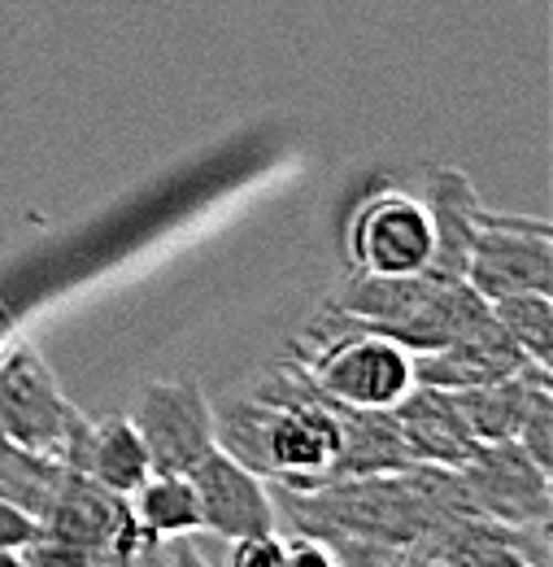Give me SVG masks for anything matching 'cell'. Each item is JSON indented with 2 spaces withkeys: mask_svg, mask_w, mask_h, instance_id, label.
I'll return each mask as SVG.
<instances>
[{
  "mask_svg": "<svg viewBox=\"0 0 553 567\" xmlns=\"http://www.w3.org/2000/svg\"><path fill=\"white\" fill-rule=\"evenodd\" d=\"M83 420L87 415L62 393L53 367L31 341L0 346V427L18 445L66 467V454Z\"/></svg>",
  "mask_w": 553,
  "mask_h": 567,
  "instance_id": "obj_3",
  "label": "cell"
},
{
  "mask_svg": "<svg viewBox=\"0 0 553 567\" xmlns=\"http://www.w3.org/2000/svg\"><path fill=\"white\" fill-rule=\"evenodd\" d=\"M201 528L222 542H244V537H271L275 533V502L262 481V472L244 467L236 454L213 445L206 458L188 472Z\"/></svg>",
  "mask_w": 553,
  "mask_h": 567,
  "instance_id": "obj_9",
  "label": "cell"
},
{
  "mask_svg": "<svg viewBox=\"0 0 553 567\" xmlns=\"http://www.w3.org/2000/svg\"><path fill=\"white\" fill-rule=\"evenodd\" d=\"M458 481L476 515L505 528L550 524V472L528 458V450L510 441H480V450L458 467Z\"/></svg>",
  "mask_w": 553,
  "mask_h": 567,
  "instance_id": "obj_7",
  "label": "cell"
},
{
  "mask_svg": "<svg viewBox=\"0 0 553 567\" xmlns=\"http://www.w3.org/2000/svg\"><path fill=\"white\" fill-rule=\"evenodd\" d=\"M492 319L501 323V332L514 341V350L528 358L532 367L553 362V301L550 292H514L501 301H488Z\"/></svg>",
  "mask_w": 553,
  "mask_h": 567,
  "instance_id": "obj_18",
  "label": "cell"
},
{
  "mask_svg": "<svg viewBox=\"0 0 553 567\" xmlns=\"http://www.w3.org/2000/svg\"><path fill=\"white\" fill-rule=\"evenodd\" d=\"M40 524H44L49 542L83 550L92 564H109V559L136 564V559H148V550H153V537H144L139 524L132 519V502L70 467Z\"/></svg>",
  "mask_w": 553,
  "mask_h": 567,
  "instance_id": "obj_4",
  "label": "cell"
},
{
  "mask_svg": "<svg viewBox=\"0 0 553 567\" xmlns=\"http://www.w3.org/2000/svg\"><path fill=\"white\" fill-rule=\"evenodd\" d=\"M305 337H310V354L296 358V367L319 393L345 406L388 411L415 389V354L393 337L348 328L332 306L310 323Z\"/></svg>",
  "mask_w": 553,
  "mask_h": 567,
  "instance_id": "obj_2",
  "label": "cell"
},
{
  "mask_svg": "<svg viewBox=\"0 0 553 567\" xmlns=\"http://www.w3.org/2000/svg\"><path fill=\"white\" fill-rule=\"evenodd\" d=\"M66 481V467L53 458L31 454L27 445H18L4 427H0V494L18 506H27L35 519H44L49 502L58 494V485Z\"/></svg>",
  "mask_w": 553,
  "mask_h": 567,
  "instance_id": "obj_17",
  "label": "cell"
},
{
  "mask_svg": "<svg viewBox=\"0 0 553 567\" xmlns=\"http://www.w3.org/2000/svg\"><path fill=\"white\" fill-rule=\"evenodd\" d=\"M132 424H136L144 450H148L153 472L188 476L218 445L213 411H209L197 380H157V384H148Z\"/></svg>",
  "mask_w": 553,
  "mask_h": 567,
  "instance_id": "obj_8",
  "label": "cell"
},
{
  "mask_svg": "<svg viewBox=\"0 0 553 567\" xmlns=\"http://www.w3.org/2000/svg\"><path fill=\"white\" fill-rule=\"evenodd\" d=\"M40 537H44V524L27 506H18V502L0 494V559L18 564V550H27Z\"/></svg>",
  "mask_w": 553,
  "mask_h": 567,
  "instance_id": "obj_20",
  "label": "cell"
},
{
  "mask_svg": "<svg viewBox=\"0 0 553 567\" xmlns=\"http://www.w3.org/2000/svg\"><path fill=\"white\" fill-rule=\"evenodd\" d=\"M422 206L431 218V258L422 271L431 280H467L471 240L480 231V210H484L480 193L462 171H427Z\"/></svg>",
  "mask_w": 553,
  "mask_h": 567,
  "instance_id": "obj_10",
  "label": "cell"
},
{
  "mask_svg": "<svg viewBox=\"0 0 553 567\" xmlns=\"http://www.w3.org/2000/svg\"><path fill=\"white\" fill-rule=\"evenodd\" d=\"M70 472H83L87 481L114 489V494L132 497L144 485V476L153 472L148 450L139 441V432L132 420H83L74 445L66 454Z\"/></svg>",
  "mask_w": 553,
  "mask_h": 567,
  "instance_id": "obj_13",
  "label": "cell"
},
{
  "mask_svg": "<svg viewBox=\"0 0 553 567\" xmlns=\"http://www.w3.org/2000/svg\"><path fill=\"white\" fill-rule=\"evenodd\" d=\"M127 502H132V519L139 524V533L153 537V542L201 528L192 481L179 476V472H148L144 485Z\"/></svg>",
  "mask_w": 553,
  "mask_h": 567,
  "instance_id": "obj_16",
  "label": "cell"
},
{
  "mask_svg": "<svg viewBox=\"0 0 553 567\" xmlns=\"http://www.w3.org/2000/svg\"><path fill=\"white\" fill-rule=\"evenodd\" d=\"M545 380H550L545 367L523 362L519 371H510V375H501V380H492V384L458 389V393H449V398H453V406L462 411L467 427L476 432V441H510V436L519 432V420H523V411H528L532 389L545 384Z\"/></svg>",
  "mask_w": 553,
  "mask_h": 567,
  "instance_id": "obj_15",
  "label": "cell"
},
{
  "mask_svg": "<svg viewBox=\"0 0 553 567\" xmlns=\"http://www.w3.org/2000/svg\"><path fill=\"white\" fill-rule=\"evenodd\" d=\"M336 415H341L336 481L393 476V472H410L415 467V458H410V450L401 441V427L393 420V406L375 411V406H345V402H336Z\"/></svg>",
  "mask_w": 553,
  "mask_h": 567,
  "instance_id": "obj_14",
  "label": "cell"
},
{
  "mask_svg": "<svg viewBox=\"0 0 553 567\" xmlns=\"http://www.w3.org/2000/svg\"><path fill=\"white\" fill-rule=\"evenodd\" d=\"M218 445L244 467L279 476L288 489L310 494L336 481L341 415L327 393H319L296 362L275 367L258 389L231 398L213 415Z\"/></svg>",
  "mask_w": 553,
  "mask_h": 567,
  "instance_id": "obj_1",
  "label": "cell"
},
{
  "mask_svg": "<svg viewBox=\"0 0 553 567\" xmlns=\"http://www.w3.org/2000/svg\"><path fill=\"white\" fill-rule=\"evenodd\" d=\"M523 362L528 358L514 350V341L492 319L480 332H467L458 341H445L436 350L415 354V384H431V389H445V393L480 389V384H492V380L519 371Z\"/></svg>",
  "mask_w": 553,
  "mask_h": 567,
  "instance_id": "obj_12",
  "label": "cell"
},
{
  "mask_svg": "<svg viewBox=\"0 0 553 567\" xmlns=\"http://www.w3.org/2000/svg\"><path fill=\"white\" fill-rule=\"evenodd\" d=\"M514 441L528 450V458H532L536 467L553 472V380H545V384L532 389L528 411H523V420H519Z\"/></svg>",
  "mask_w": 553,
  "mask_h": 567,
  "instance_id": "obj_19",
  "label": "cell"
},
{
  "mask_svg": "<svg viewBox=\"0 0 553 567\" xmlns=\"http://www.w3.org/2000/svg\"><path fill=\"white\" fill-rule=\"evenodd\" d=\"M467 284L501 301L514 292H550L553 297V231L545 218L480 210V231L471 240Z\"/></svg>",
  "mask_w": 553,
  "mask_h": 567,
  "instance_id": "obj_5",
  "label": "cell"
},
{
  "mask_svg": "<svg viewBox=\"0 0 553 567\" xmlns=\"http://www.w3.org/2000/svg\"><path fill=\"white\" fill-rule=\"evenodd\" d=\"M431 258V218L415 193L379 188L348 218V267L375 276H415Z\"/></svg>",
  "mask_w": 553,
  "mask_h": 567,
  "instance_id": "obj_6",
  "label": "cell"
},
{
  "mask_svg": "<svg viewBox=\"0 0 553 567\" xmlns=\"http://www.w3.org/2000/svg\"><path fill=\"white\" fill-rule=\"evenodd\" d=\"M393 420L401 427V441H406L415 467H462L480 450L476 432L467 427L462 411L453 406V398L445 389L415 384L393 406Z\"/></svg>",
  "mask_w": 553,
  "mask_h": 567,
  "instance_id": "obj_11",
  "label": "cell"
}]
</instances>
